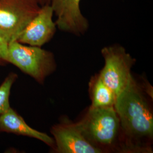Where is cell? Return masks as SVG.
<instances>
[{"label":"cell","instance_id":"cell-1","mask_svg":"<svg viewBox=\"0 0 153 153\" xmlns=\"http://www.w3.org/2000/svg\"><path fill=\"white\" fill-rule=\"evenodd\" d=\"M114 106L119 118L120 128L128 138L135 140L153 138V114L133 76L116 97Z\"/></svg>","mask_w":153,"mask_h":153},{"label":"cell","instance_id":"cell-2","mask_svg":"<svg viewBox=\"0 0 153 153\" xmlns=\"http://www.w3.org/2000/svg\"><path fill=\"white\" fill-rule=\"evenodd\" d=\"M7 62L43 83L47 76L55 71L56 63L53 54L42 47L11 41L9 43Z\"/></svg>","mask_w":153,"mask_h":153},{"label":"cell","instance_id":"cell-3","mask_svg":"<svg viewBox=\"0 0 153 153\" xmlns=\"http://www.w3.org/2000/svg\"><path fill=\"white\" fill-rule=\"evenodd\" d=\"M76 124L88 141L98 148L112 145L120 129L114 106L90 107L86 116Z\"/></svg>","mask_w":153,"mask_h":153},{"label":"cell","instance_id":"cell-4","mask_svg":"<svg viewBox=\"0 0 153 153\" xmlns=\"http://www.w3.org/2000/svg\"><path fill=\"white\" fill-rule=\"evenodd\" d=\"M101 53L104 66L99 76L117 97L133 76L131 69L136 60L119 44L104 47Z\"/></svg>","mask_w":153,"mask_h":153},{"label":"cell","instance_id":"cell-5","mask_svg":"<svg viewBox=\"0 0 153 153\" xmlns=\"http://www.w3.org/2000/svg\"><path fill=\"white\" fill-rule=\"evenodd\" d=\"M40 8L35 0H0V35L16 40Z\"/></svg>","mask_w":153,"mask_h":153},{"label":"cell","instance_id":"cell-6","mask_svg":"<svg viewBox=\"0 0 153 153\" xmlns=\"http://www.w3.org/2000/svg\"><path fill=\"white\" fill-rule=\"evenodd\" d=\"M50 4L40 6L38 13L24 28L16 40L23 44L42 47L53 38L57 26Z\"/></svg>","mask_w":153,"mask_h":153},{"label":"cell","instance_id":"cell-7","mask_svg":"<svg viewBox=\"0 0 153 153\" xmlns=\"http://www.w3.org/2000/svg\"><path fill=\"white\" fill-rule=\"evenodd\" d=\"M81 0H51L57 27L65 33L81 36L88 31L89 22L80 8Z\"/></svg>","mask_w":153,"mask_h":153},{"label":"cell","instance_id":"cell-8","mask_svg":"<svg viewBox=\"0 0 153 153\" xmlns=\"http://www.w3.org/2000/svg\"><path fill=\"white\" fill-rule=\"evenodd\" d=\"M51 133L55 150L60 153H100L102 149L86 139L76 123H62L53 126Z\"/></svg>","mask_w":153,"mask_h":153},{"label":"cell","instance_id":"cell-9","mask_svg":"<svg viewBox=\"0 0 153 153\" xmlns=\"http://www.w3.org/2000/svg\"><path fill=\"white\" fill-rule=\"evenodd\" d=\"M1 132L34 138L44 142L51 147H55V141L53 138L30 127L22 116L11 107L0 115Z\"/></svg>","mask_w":153,"mask_h":153},{"label":"cell","instance_id":"cell-10","mask_svg":"<svg viewBox=\"0 0 153 153\" xmlns=\"http://www.w3.org/2000/svg\"><path fill=\"white\" fill-rule=\"evenodd\" d=\"M92 107H102L114 106L116 96L99 76L93 82L91 89Z\"/></svg>","mask_w":153,"mask_h":153},{"label":"cell","instance_id":"cell-11","mask_svg":"<svg viewBox=\"0 0 153 153\" xmlns=\"http://www.w3.org/2000/svg\"><path fill=\"white\" fill-rule=\"evenodd\" d=\"M17 78L18 76L16 73H11L6 77L0 86V115L10 107L9 102L10 91L12 86Z\"/></svg>","mask_w":153,"mask_h":153},{"label":"cell","instance_id":"cell-12","mask_svg":"<svg viewBox=\"0 0 153 153\" xmlns=\"http://www.w3.org/2000/svg\"><path fill=\"white\" fill-rule=\"evenodd\" d=\"M9 42L0 35V65H5L7 62Z\"/></svg>","mask_w":153,"mask_h":153},{"label":"cell","instance_id":"cell-13","mask_svg":"<svg viewBox=\"0 0 153 153\" xmlns=\"http://www.w3.org/2000/svg\"><path fill=\"white\" fill-rule=\"evenodd\" d=\"M40 6L49 5L51 3V0H35Z\"/></svg>","mask_w":153,"mask_h":153}]
</instances>
